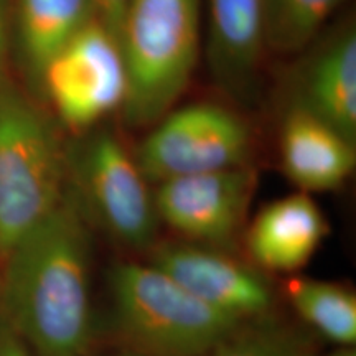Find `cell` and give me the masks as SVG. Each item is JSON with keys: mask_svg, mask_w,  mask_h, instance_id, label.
<instances>
[{"mask_svg": "<svg viewBox=\"0 0 356 356\" xmlns=\"http://www.w3.org/2000/svg\"><path fill=\"white\" fill-rule=\"evenodd\" d=\"M13 3L15 0H0V83L3 81V70L8 55V44L13 33Z\"/></svg>", "mask_w": 356, "mask_h": 356, "instance_id": "19", "label": "cell"}, {"mask_svg": "<svg viewBox=\"0 0 356 356\" xmlns=\"http://www.w3.org/2000/svg\"><path fill=\"white\" fill-rule=\"evenodd\" d=\"M157 267L203 304L239 322L270 317L277 293L264 270L229 251L193 241H163L150 249Z\"/></svg>", "mask_w": 356, "mask_h": 356, "instance_id": "9", "label": "cell"}, {"mask_svg": "<svg viewBox=\"0 0 356 356\" xmlns=\"http://www.w3.org/2000/svg\"><path fill=\"white\" fill-rule=\"evenodd\" d=\"M68 190L89 226L119 246L150 251L159 243L160 218L144 172L109 129L84 131L66 149Z\"/></svg>", "mask_w": 356, "mask_h": 356, "instance_id": "5", "label": "cell"}, {"mask_svg": "<svg viewBox=\"0 0 356 356\" xmlns=\"http://www.w3.org/2000/svg\"><path fill=\"white\" fill-rule=\"evenodd\" d=\"M256 186L249 165L177 177L155 185V207L160 222L186 241L231 251Z\"/></svg>", "mask_w": 356, "mask_h": 356, "instance_id": "8", "label": "cell"}, {"mask_svg": "<svg viewBox=\"0 0 356 356\" xmlns=\"http://www.w3.org/2000/svg\"><path fill=\"white\" fill-rule=\"evenodd\" d=\"M207 356H318V353L309 338L296 328L264 317L238 325Z\"/></svg>", "mask_w": 356, "mask_h": 356, "instance_id": "17", "label": "cell"}, {"mask_svg": "<svg viewBox=\"0 0 356 356\" xmlns=\"http://www.w3.org/2000/svg\"><path fill=\"white\" fill-rule=\"evenodd\" d=\"M289 78V108L305 111L356 144V30L345 22L317 38Z\"/></svg>", "mask_w": 356, "mask_h": 356, "instance_id": "10", "label": "cell"}, {"mask_svg": "<svg viewBox=\"0 0 356 356\" xmlns=\"http://www.w3.org/2000/svg\"><path fill=\"white\" fill-rule=\"evenodd\" d=\"M129 2L131 0H92V6H95V20L101 26H104L118 40V43Z\"/></svg>", "mask_w": 356, "mask_h": 356, "instance_id": "18", "label": "cell"}, {"mask_svg": "<svg viewBox=\"0 0 356 356\" xmlns=\"http://www.w3.org/2000/svg\"><path fill=\"white\" fill-rule=\"evenodd\" d=\"M38 84L66 127L78 132L96 127L122 109L127 97V70L118 40L92 20L48 61Z\"/></svg>", "mask_w": 356, "mask_h": 356, "instance_id": "7", "label": "cell"}, {"mask_svg": "<svg viewBox=\"0 0 356 356\" xmlns=\"http://www.w3.org/2000/svg\"><path fill=\"white\" fill-rule=\"evenodd\" d=\"M108 280L114 333L132 353L207 356L243 323L195 299L149 262H118Z\"/></svg>", "mask_w": 356, "mask_h": 356, "instance_id": "3", "label": "cell"}, {"mask_svg": "<svg viewBox=\"0 0 356 356\" xmlns=\"http://www.w3.org/2000/svg\"><path fill=\"white\" fill-rule=\"evenodd\" d=\"M328 234V221L310 193L296 191L266 204L246 229L248 254L264 273H296Z\"/></svg>", "mask_w": 356, "mask_h": 356, "instance_id": "11", "label": "cell"}, {"mask_svg": "<svg viewBox=\"0 0 356 356\" xmlns=\"http://www.w3.org/2000/svg\"><path fill=\"white\" fill-rule=\"evenodd\" d=\"M106 356H144V355L132 353V351H127V350H121V351H115V353H111V355H106Z\"/></svg>", "mask_w": 356, "mask_h": 356, "instance_id": "22", "label": "cell"}, {"mask_svg": "<svg viewBox=\"0 0 356 356\" xmlns=\"http://www.w3.org/2000/svg\"><path fill=\"white\" fill-rule=\"evenodd\" d=\"M0 356H33L0 310Z\"/></svg>", "mask_w": 356, "mask_h": 356, "instance_id": "20", "label": "cell"}, {"mask_svg": "<svg viewBox=\"0 0 356 356\" xmlns=\"http://www.w3.org/2000/svg\"><path fill=\"white\" fill-rule=\"evenodd\" d=\"M91 226L70 190L0 262V310L33 356H91Z\"/></svg>", "mask_w": 356, "mask_h": 356, "instance_id": "1", "label": "cell"}, {"mask_svg": "<svg viewBox=\"0 0 356 356\" xmlns=\"http://www.w3.org/2000/svg\"><path fill=\"white\" fill-rule=\"evenodd\" d=\"M328 356H356L353 346H350V348H343V346H340L337 351H333L332 355Z\"/></svg>", "mask_w": 356, "mask_h": 356, "instance_id": "21", "label": "cell"}, {"mask_svg": "<svg viewBox=\"0 0 356 356\" xmlns=\"http://www.w3.org/2000/svg\"><path fill=\"white\" fill-rule=\"evenodd\" d=\"M68 190L66 149L43 111L0 83V262L47 220Z\"/></svg>", "mask_w": 356, "mask_h": 356, "instance_id": "4", "label": "cell"}, {"mask_svg": "<svg viewBox=\"0 0 356 356\" xmlns=\"http://www.w3.org/2000/svg\"><path fill=\"white\" fill-rule=\"evenodd\" d=\"M92 20V0H15L13 33L24 68L35 83L48 61Z\"/></svg>", "mask_w": 356, "mask_h": 356, "instance_id": "14", "label": "cell"}, {"mask_svg": "<svg viewBox=\"0 0 356 356\" xmlns=\"http://www.w3.org/2000/svg\"><path fill=\"white\" fill-rule=\"evenodd\" d=\"M207 37L208 63L218 86L246 99L264 55L261 0H208Z\"/></svg>", "mask_w": 356, "mask_h": 356, "instance_id": "13", "label": "cell"}, {"mask_svg": "<svg viewBox=\"0 0 356 356\" xmlns=\"http://www.w3.org/2000/svg\"><path fill=\"white\" fill-rule=\"evenodd\" d=\"M279 150L284 173L304 193L340 188L355 170V142L297 108L284 114Z\"/></svg>", "mask_w": 356, "mask_h": 356, "instance_id": "12", "label": "cell"}, {"mask_svg": "<svg viewBox=\"0 0 356 356\" xmlns=\"http://www.w3.org/2000/svg\"><path fill=\"white\" fill-rule=\"evenodd\" d=\"M343 0H261L264 51L292 55L309 48L322 35Z\"/></svg>", "mask_w": 356, "mask_h": 356, "instance_id": "16", "label": "cell"}, {"mask_svg": "<svg viewBox=\"0 0 356 356\" xmlns=\"http://www.w3.org/2000/svg\"><path fill=\"white\" fill-rule=\"evenodd\" d=\"M252 136L233 109L198 102L170 111L142 140L136 160L147 180L157 185L170 178L248 165Z\"/></svg>", "mask_w": 356, "mask_h": 356, "instance_id": "6", "label": "cell"}, {"mask_svg": "<svg viewBox=\"0 0 356 356\" xmlns=\"http://www.w3.org/2000/svg\"><path fill=\"white\" fill-rule=\"evenodd\" d=\"M127 70L122 115L149 127L170 113L202 50V0H131L119 33Z\"/></svg>", "mask_w": 356, "mask_h": 356, "instance_id": "2", "label": "cell"}, {"mask_svg": "<svg viewBox=\"0 0 356 356\" xmlns=\"http://www.w3.org/2000/svg\"><path fill=\"white\" fill-rule=\"evenodd\" d=\"M286 296L300 318L343 348L356 343V293L350 287L327 280L292 277Z\"/></svg>", "mask_w": 356, "mask_h": 356, "instance_id": "15", "label": "cell"}]
</instances>
